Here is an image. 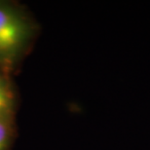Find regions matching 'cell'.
<instances>
[{"label":"cell","mask_w":150,"mask_h":150,"mask_svg":"<svg viewBox=\"0 0 150 150\" xmlns=\"http://www.w3.org/2000/svg\"><path fill=\"white\" fill-rule=\"evenodd\" d=\"M37 25L23 6L0 1V70L7 74L30 50Z\"/></svg>","instance_id":"cell-1"},{"label":"cell","mask_w":150,"mask_h":150,"mask_svg":"<svg viewBox=\"0 0 150 150\" xmlns=\"http://www.w3.org/2000/svg\"><path fill=\"white\" fill-rule=\"evenodd\" d=\"M15 93L7 74L0 73V117L14 116Z\"/></svg>","instance_id":"cell-2"},{"label":"cell","mask_w":150,"mask_h":150,"mask_svg":"<svg viewBox=\"0 0 150 150\" xmlns=\"http://www.w3.org/2000/svg\"><path fill=\"white\" fill-rule=\"evenodd\" d=\"M15 137V117H0V150H10Z\"/></svg>","instance_id":"cell-3"}]
</instances>
